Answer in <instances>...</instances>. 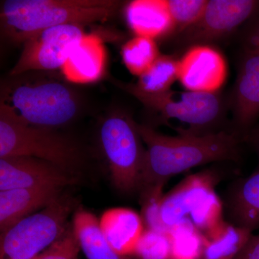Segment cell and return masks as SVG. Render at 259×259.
Returning a JSON list of instances; mask_svg holds the SVG:
<instances>
[{
	"instance_id": "cell-21",
	"label": "cell",
	"mask_w": 259,
	"mask_h": 259,
	"mask_svg": "<svg viewBox=\"0 0 259 259\" xmlns=\"http://www.w3.org/2000/svg\"><path fill=\"white\" fill-rule=\"evenodd\" d=\"M179 79V60L168 55H160L152 66L139 76L136 83L140 90L148 93L169 91Z\"/></svg>"
},
{
	"instance_id": "cell-32",
	"label": "cell",
	"mask_w": 259,
	"mask_h": 259,
	"mask_svg": "<svg viewBox=\"0 0 259 259\" xmlns=\"http://www.w3.org/2000/svg\"><path fill=\"white\" fill-rule=\"evenodd\" d=\"M171 259H174V258H171Z\"/></svg>"
},
{
	"instance_id": "cell-11",
	"label": "cell",
	"mask_w": 259,
	"mask_h": 259,
	"mask_svg": "<svg viewBox=\"0 0 259 259\" xmlns=\"http://www.w3.org/2000/svg\"><path fill=\"white\" fill-rule=\"evenodd\" d=\"M228 76L224 56L209 45L189 48L179 60V80L191 92L216 94Z\"/></svg>"
},
{
	"instance_id": "cell-3",
	"label": "cell",
	"mask_w": 259,
	"mask_h": 259,
	"mask_svg": "<svg viewBox=\"0 0 259 259\" xmlns=\"http://www.w3.org/2000/svg\"><path fill=\"white\" fill-rule=\"evenodd\" d=\"M30 156L79 177L83 154L78 145L54 130L32 125L11 105L0 103V158Z\"/></svg>"
},
{
	"instance_id": "cell-8",
	"label": "cell",
	"mask_w": 259,
	"mask_h": 259,
	"mask_svg": "<svg viewBox=\"0 0 259 259\" xmlns=\"http://www.w3.org/2000/svg\"><path fill=\"white\" fill-rule=\"evenodd\" d=\"M258 10V0H208L198 20L177 32V46L180 49H188L222 40Z\"/></svg>"
},
{
	"instance_id": "cell-29",
	"label": "cell",
	"mask_w": 259,
	"mask_h": 259,
	"mask_svg": "<svg viewBox=\"0 0 259 259\" xmlns=\"http://www.w3.org/2000/svg\"><path fill=\"white\" fill-rule=\"evenodd\" d=\"M234 259H259V233L252 235L244 248Z\"/></svg>"
},
{
	"instance_id": "cell-15",
	"label": "cell",
	"mask_w": 259,
	"mask_h": 259,
	"mask_svg": "<svg viewBox=\"0 0 259 259\" xmlns=\"http://www.w3.org/2000/svg\"><path fill=\"white\" fill-rule=\"evenodd\" d=\"M63 188L34 187L0 191V231L45 208L61 196Z\"/></svg>"
},
{
	"instance_id": "cell-30",
	"label": "cell",
	"mask_w": 259,
	"mask_h": 259,
	"mask_svg": "<svg viewBox=\"0 0 259 259\" xmlns=\"http://www.w3.org/2000/svg\"><path fill=\"white\" fill-rule=\"evenodd\" d=\"M244 139L254 146L259 157V126L254 129L250 130L249 133L245 136Z\"/></svg>"
},
{
	"instance_id": "cell-17",
	"label": "cell",
	"mask_w": 259,
	"mask_h": 259,
	"mask_svg": "<svg viewBox=\"0 0 259 259\" xmlns=\"http://www.w3.org/2000/svg\"><path fill=\"white\" fill-rule=\"evenodd\" d=\"M125 18L136 36L159 38L176 31L166 0H134L125 8Z\"/></svg>"
},
{
	"instance_id": "cell-9",
	"label": "cell",
	"mask_w": 259,
	"mask_h": 259,
	"mask_svg": "<svg viewBox=\"0 0 259 259\" xmlns=\"http://www.w3.org/2000/svg\"><path fill=\"white\" fill-rule=\"evenodd\" d=\"M85 35L81 27L76 25L53 27L34 34L24 42L21 55L10 75L62 67L72 48Z\"/></svg>"
},
{
	"instance_id": "cell-6",
	"label": "cell",
	"mask_w": 259,
	"mask_h": 259,
	"mask_svg": "<svg viewBox=\"0 0 259 259\" xmlns=\"http://www.w3.org/2000/svg\"><path fill=\"white\" fill-rule=\"evenodd\" d=\"M115 84L136 97L146 108L158 112L163 120L176 119L190 125L186 134L202 136L211 134L220 123L226 110L225 102L216 94L196 92L148 93L131 83L115 81Z\"/></svg>"
},
{
	"instance_id": "cell-18",
	"label": "cell",
	"mask_w": 259,
	"mask_h": 259,
	"mask_svg": "<svg viewBox=\"0 0 259 259\" xmlns=\"http://www.w3.org/2000/svg\"><path fill=\"white\" fill-rule=\"evenodd\" d=\"M72 228L80 248L88 259H139L115 251L104 236L100 221L86 209L79 208L74 213Z\"/></svg>"
},
{
	"instance_id": "cell-28",
	"label": "cell",
	"mask_w": 259,
	"mask_h": 259,
	"mask_svg": "<svg viewBox=\"0 0 259 259\" xmlns=\"http://www.w3.org/2000/svg\"><path fill=\"white\" fill-rule=\"evenodd\" d=\"M245 45L259 51V10L247 28L245 35Z\"/></svg>"
},
{
	"instance_id": "cell-24",
	"label": "cell",
	"mask_w": 259,
	"mask_h": 259,
	"mask_svg": "<svg viewBox=\"0 0 259 259\" xmlns=\"http://www.w3.org/2000/svg\"><path fill=\"white\" fill-rule=\"evenodd\" d=\"M134 255L139 259H171V243L168 231L146 228Z\"/></svg>"
},
{
	"instance_id": "cell-23",
	"label": "cell",
	"mask_w": 259,
	"mask_h": 259,
	"mask_svg": "<svg viewBox=\"0 0 259 259\" xmlns=\"http://www.w3.org/2000/svg\"><path fill=\"white\" fill-rule=\"evenodd\" d=\"M122 61L127 70L135 76H141L161 55L153 39L136 36L122 47Z\"/></svg>"
},
{
	"instance_id": "cell-10",
	"label": "cell",
	"mask_w": 259,
	"mask_h": 259,
	"mask_svg": "<svg viewBox=\"0 0 259 259\" xmlns=\"http://www.w3.org/2000/svg\"><path fill=\"white\" fill-rule=\"evenodd\" d=\"M79 182V177L45 160L30 156L0 158V191L34 187L64 189Z\"/></svg>"
},
{
	"instance_id": "cell-14",
	"label": "cell",
	"mask_w": 259,
	"mask_h": 259,
	"mask_svg": "<svg viewBox=\"0 0 259 259\" xmlns=\"http://www.w3.org/2000/svg\"><path fill=\"white\" fill-rule=\"evenodd\" d=\"M106 62V50L101 37L86 34L75 44L61 69L70 82L90 83L101 79Z\"/></svg>"
},
{
	"instance_id": "cell-27",
	"label": "cell",
	"mask_w": 259,
	"mask_h": 259,
	"mask_svg": "<svg viewBox=\"0 0 259 259\" xmlns=\"http://www.w3.org/2000/svg\"><path fill=\"white\" fill-rule=\"evenodd\" d=\"M80 250L72 226H69L63 236L36 259H78Z\"/></svg>"
},
{
	"instance_id": "cell-31",
	"label": "cell",
	"mask_w": 259,
	"mask_h": 259,
	"mask_svg": "<svg viewBox=\"0 0 259 259\" xmlns=\"http://www.w3.org/2000/svg\"><path fill=\"white\" fill-rule=\"evenodd\" d=\"M33 259H36V258H33Z\"/></svg>"
},
{
	"instance_id": "cell-13",
	"label": "cell",
	"mask_w": 259,
	"mask_h": 259,
	"mask_svg": "<svg viewBox=\"0 0 259 259\" xmlns=\"http://www.w3.org/2000/svg\"><path fill=\"white\" fill-rule=\"evenodd\" d=\"M219 177L217 172L213 170L194 174L163 196L160 213L162 223L166 231L185 218H189L194 209L214 191Z\"/></svg>"
},
{
	"instance_id": "cell-2",
	"label": "cell",
	"mask_w": 259,
	"mask_h": 259,
	"mask_svg": "<svg viewBox=\"0 0 259 259\" xmlns=\"http://www.w3.org/2000/svg\"><path fill=\"white\" fill-rule=\"evenodd\" d=\"M120 5L114 0H6L2 3V28L12 41L24 44L45 29L107 20Z\"/></svg>"
},
{
	"instance_id": "cell-19",
	"label": "cell",
	"mask_w": 259,
	"mask_h": 259,
	"mask_svg": "<svg viewBox=\"0 0 259 259\" xmlns=\"http://www.w3.org/2000/svg\"><path fill=\"white\" fill-rule=\"evenodd\" d=\"M227 206L232 224L252 232L258 228L259 169L236 186Z\"/></svg>"
},
{
	"instance_id": "cell-22",
	"label": "cell",
	"mask_w": 259,
	"mask_h": 259,
	"mask_svg": "<svg viewBox=\"0 0 259 259\" xmlns=\"http://www.w3.org/2000/svg\"><path fill=\"white\" fill-rule=\"evenodd\" d=\"M168 231L171 243V258L198 259L202 257L203 235L190 218H185Z\"/></svg>"
},
{
	"instance_id": "cell-12",
	"label": "cell",
	"mask_w": 259,
	"mask_h": 259,
	"mask_svg": "<svg viewBox=\"0 0 259 259\" xmlns=\"http://www.w3.org/2000/svg\"><path fill=\"white\" fill-rule=\"evenodd\" d=\"M236 132L243 136L259 117V51L245 46L231 99Z\"/></svg>"
},
{
	"instance_id": "cell-20",
	"label": "cell",
	"mask_w": 259,
	"mask_h": 259,
	"mask_svg": "<svg viewBox=\"0 0 259 259\" xmlns=\"http://www.w3.org/2000/svg\"><path fill=\"white\" fill-rule=\"evenodd\" d=\"M202 235V259H234L249 241L253 232L223 221Z\"/></svg>"
},
{
	"instance_id": "cell-5",
	"label": "cell",
	"mask_w": 259,
	"mask_h": 259,
	"mask_svg": "<svg viewBox=\"0 0 259 259\" xmlns=\"http://www.w3.org/2000/svg\"><path fill=\"white\" fill-rule=\"evenodd\" d=\"M100 141L116 188L124 193L141 188L146 149L136 121L126 114H113L102 122Z\"/></svg>"
},
{
	"instance_id": "cell-25",
	"label": "cell",
	"mask_w": 259,
	"mask_h": 259,
	"mask_svg": "<svg viewBox=\"0 0 259 259\" xmlns=\"http://www.w3.org/2000/svg\"><path fill=\"white\" fill-rule=\"evenodd\" d=\"M223 207L221 199L213 191L191 213L189 218L202 233L210 231L223 219Z\"/></svg>"
},
{
	"instance_id": "cell-4",
	"label": "cell",
	"mask_w": 259,
	"mask_h": 259,
	"mask_svg": "<svg viewBox=\"0 0 259 259\" xmlns=\"http://www.w3.org/2000/svg\"><path fill=\"white\" fill-rule=\"evenodd\" d=\"M76 206V199L61 194L45 208L2 232L0 259L36 258L63 236Z\"/></svg>"
},
{
	"instance_id": "cell-7",
	"label": "cell",
	"mask_w": 259,
	"mask_h": 259,
	"mask_svg": "<svg viewBox=\"0 0 259 259\" xmlns=\"http://www.w3.org/2000/svg\"><path fill=\"white\" fill-rule=\"evenodd\" d=\"M12 107L32 125L53 129L74 120L81 109L79 97L59 81L22 83L12 90Z\"/></svg>"
},
{
	"instance_id": "cell-16",
	"label": "cell",
	"mask_w": 259,
	"mask_h": 259,
	"mask_svg": "<svg viewBox=\"0 0 259 259\" xmlns=\"http://www.w3.org/2000/svg\"><path fill=\"white\" fill-rule=\"evenodd\" d=\"M99 221L104 236L115 251L134 255L146 230L142 216L132 209L115 207L105 211Z\"/></svg>"
},
{
	"instance_id": "cell-26",
	"label": "cell",
	"mask_w": 259,
	"mask_h": 259,
	"mask_svg": "<svg viewBox=\"0 0 259 259\" xmlns=\"http://www.w3.org/2000/svg\"><path fill=\"white\" fill-rule=\"evenodd\" d=\"M168 10L177 32L188 28L198 20L208 0H166Z\"/></svg>"
},
{
	"instance_id": "cell-1",
	"label": "cell",
	"mask_w": 259,
	"mask_h": 259,
	"mask_svg": "<svg viewBox=\"0 0 259 259\" xmlns=\"http://www.w3.org/2000/svg\"><path fill=\"white\" fill-rule=\"evenodd\" d=\"M146 144V154L141 190L163 188L171 177L194 167L216 161L240 159L242 136L226 131L196 136H168L136 122Z\"/></svg>"
}]
</instances>
